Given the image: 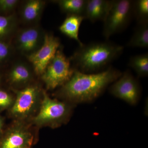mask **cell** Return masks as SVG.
Segmentation results:
<instances>
[{"label": "cell", "mask_w": 148, "mask_h": 148, "mask_svg": "<svg viewBox=\"0 0 148 148\" xmlns=\"http://www.w3.org/2000/svg\"><path fill=\"white\" fill-rule=\"evenodd\" d=\"M45 34L40 27H33L22 29L16 35V49L26 56L34 53L41 47Z\"/></svg>", "instance_id": "cell-10"}, {"label": "cell", "mask_w": 148, "mask_h": 148, "mask_svg": "<svg viewBox=\"0 0 148 148\" xmlns=\"http://www.w3.org/2000/svg\"><path fill=\"white\" fill-rule=\"evenodd\" d=\"M19 1L17 0H0V11L7 12L14 10Z\"/></svg>", "instance_id": "cell-21"}, {"label": "cell", "mask_w": 148, "mask_h": 148, "mask_svg": "<svg viewBox=\"0 0 148 148\" xmlns=\"http://www.w3.org/2000/svg\"><path fill=\"white\" fill-rule=\"evenodd\" d=\"M130 47H148V21L138 23L134 33L126 44Z\"/></svg>", "instance_id": "cell-15"}, {"label": "cell", "mask_w": 148, "mask_h": 148, "mask_svg": "<svg viewBox=\"0 0 148 148\" xmlns=\"http://www.w3.org/2000/svg\"><path fill=\"white\" fill-rule=\"evenodd\" d=\"M11 52L10 46L3 41L0 40V62L7 59L10 56Z\"/></svg>", "instance_id": "cell-22"}, {"label": "cell", "mask_w": 148, "mask_h": 148, "mask_svg": "<svg viewBox=\"0 0 148 148\" xmlns=\"http://www.w3.org/2000/svg\"><path fill=\"white\" fill-rule=\"evenodd\" d=\"M134 1L112 0L108 12L103 20V35L108 39L124 31L129 25L133 14Z\"/></svg>", "instance_id": "cell-6"}, {"label": "cell", "mask_w": 148, "mask_h": 148, "mask_svg": "<svg viewBox=\"0 0 148 148\" xmlns=\"http://www.w3.org/2000/svg\"><path fill=\"white\" fill-rule=\"evenodd\" d=\"M75 70L71 66L70 58L66 57L61 46L41 76L47 89L52 90L69 81Z\"/></svg>", "instance_id": "cell-7"}, {"label": "cell", "mask_w": 148, "mask_h": 148, "mask_svg": "<svg viewBox=\"0 0 148 148\" xmlns=\"http://www.w3.org/2000/svg\"><path fill=\"white\" fill-rule=\"evenodd\" d=\"M60 47V40L58 38L51 34H45L41 47L27 57L33 65L35 73L42 75Z\"/></svg>", "instance_id": "cell-9"}, {"label": "cell", "mask_w": 148, "mask_h": 148, "mask_svg": "<svg viewBox=\"0 0 148 148\" xmlns=\"http://www.w3.org/2000/svg\"><path fill=\"white\" fill-rule=\"evenodd\" d=\"M109 91L116 98L131 106L138 103L141 95L139 82L129 71L122 73L120 77L112 84Z\"/></svg>", "instance_id": "cell-8"}, {"label": "cell", "mask_w": 148, "mask_h": 148, "mask_svg": "<svg viewBox=\"0 0 148 148\" xmlns=\"http://www.w3.org/2000/svg\"><path fill=\"white\" fill-rule=\"evenodd\" d=\"M56 2L64 12L80 15L85 18L87 0H59Z\"/></svg>", "instance_id": "cell-16"}, {"label": "cell", "mask_w": 148, "mask_h": 148, "mask_svg": "<svg viewBox=\"0 0 148 148\" xmlns=\"http://www.w3.org/2000/svg\"><path fill=\"white\" fill-rule=\"evenodd\" d=\"M12 90L15 98L8 110L9 116L13 121H30L39 110L44 90L39 85L32 84L22 89Z\"/></svg>", "instance_id": "cell-4"}, {"label": "cell", "mask_w": 148, "mask_h": 148, "mask_svg": "<svg viewBox=\"0 0 148 148\" xmlns=\"http://www.w3.org/2000/svg\"><path fill=\"white\" fill-rule=\"evenodd\" d=\"M75 105L49 97L44 90L42 101L38 112L29 122L38 128L61 127L70 120Z\"/></svg>", "instance_id": "cell-3"}, {"label": "cell", "mask_w": 148, "mask_h": 148, "mask_svg": "<svg viewBox=\"0 0 148 148\" xmlns=\"http://www.w3.org/2000/svg\"><path fill=\"white\" fill-rule=\"evenodd\" d=\"M38 130L29 121H13L0 136V148H33Z\"/></svg>", "instance_id": "cell-5"}, {"label": "cell", "mask_w": 148, "mask_h": 148, "mask_svg": "<svg viewBox=\"0 0 148 148\" xmlns=\"http://www.w3.org/2000/svg\"><path fill=\"white\" fill-rule=\"evenodd\" d=\"M128 66L135 71L139 77H144L148 75V53L132 56L130 59Z\"/></svg>", "instance_id": "cell-18"}, {"label": "cell", "mask_w": 148, "mask_h": 148, "mask_svg": "<svg viewBox=\"0 0 148 148\" xmlns=\"http://www.w3.org/2000/svg\"><path fill=\"white\" fill-rule=\"evenodd\" d=\"M133 14L137 23L148 21V1H134Z\"/></svg>", "instance_id": "cell-19"}, {"label": "cell", "mask_w": 148, "mask_h": 148, "mask_svg": "<svg viewBox=\"0 0 148 148\" xmlns=\"http://www.w3.org/2000/svg\"><path fill=\"white\" fill-rule=\"evenodd\" d=\"M1 76H0V82H1Z\"/></svg>", "instance_id": "cell-24"}, {"label": "cell", "mask_w": 148, "mask_h": 148, "mask_svg": "<svg viewBox=\"0 0 148 148\" xmlns=\"http://www.w3.org/2000/svg\"><path fill=\"white\" fill-rule=\"evenodd\" d=\"M45 2L40 0H29L25 2L21 10V18L27 23L38 21L42 14Z\"/></svg>", "instance_id": "cell-14"}, {"label": "cell", "mask_w": 148, "mask_h": 148, "mask_svg": "<svg viewBox=\"0 0 148 148\" xmlns=\"http://www.w3.org/2000/svg\"><path fill=\"white\" fill-rule=\"evenodd\" d=\"M122 73L110 66L94 73H84L75 70L71 78L56 91L59 100L73 105L90 103L97 99Z\"/></svg>", "instance_id": "cell-1"}, {"label": "cell", "mask_w": 148, "mask_h": 148, "mask_svg": "<svg viewBox=\"0 0 148 148\" xmlns=\"http://www.w3.org/2000/svg\"><path fill=\"white\" fill-rule=\"evenodd\" d=\"M124 50L122 46L110 42H92L79 47L70 58L75 70L94 73L108 68Z\"/></svg>", "instance_id": "cell-2"}, {"label": "cell", "mask_w": 148, "mask_h": 148, "mask_svg": "<svg viewBox=\"0 0 148 148\" xmlns=\"http://www.w3.org/2000/svg\"><path fill=\"white\" fill-rule=\"evenodd\" d=\"M15 96L10 92L0 88V112L11 108L14 102Z\"/></svg>", "instance_id": "cell-20"}, {"label": "cell", "mask_w": 148, "mask_h": 148, "mask_svg": "<svg viewBox=\"0 0 148 148\" xmlns=\"http://www.w3.org/2000/svg\"><path fill=\"white\" fill-rule=\"evenodd\" d=\"M84 19V17L80 15L68 14L59 28L61 33L70 38L76 41L79 47L84 45L79 40V32L81 24Z\"/></svg>", "instance_id": "cell-13"}, {"label": "cell", "mask_w": 148, "mask_h": 148, "mask_svg": "<svg viewBox=\"0 0 148 148\" xmlns=\"http://www.w3.org/2000/svg\"><path fill=\"white\" fill-rule=\"evenodd\" d=\"M4 119L3 117L0 114V136L4 129Z\"/></svg>", "instance_id": "cell-23"}, {"label": "cell", "mask_w": 148, "mask_h": 148, "mask_svg": "<svg viewBox=\"0 0 148 148\" xmlns=\"http://www.w3.org/2000/svg\"><path fill=\"white\" fill-rule=\"evenodd\" d=\"M112 1L87 0L85 18L91 22L103 21L108 12Z\"/></svg>", "instance_id": "cell-12"}, {"label": "cell", "mask_w": 148, "mask_h": 148, "mask_svg": "<svg viewBox=\"0 0 148 148\" xmlns=\"http://www.w3.org/2000/svg\"><path fill=\"white\" fill-rule=\"evenodd\" d=\"M34 78L32 70L27 64L18 62L10 69L8 79L12 89L19 90L32 84Z\"/></svg>", "instance_id": "cell-11"}, {"label": "cell", "mask_w": 148, "mask_h": 148, "mask_svg": "<svg viewBox=\"0 0 148 148\" xmlns=\"http://www.w3.org/2000/svg\"><path fill=\"white\" fill-rule=\"evenodd\" d=\"M17 25V18L14 14L0 15V40L3 41L14 34Z\"/></svg>", "instance_id": "cell-17"}]
</instances>
